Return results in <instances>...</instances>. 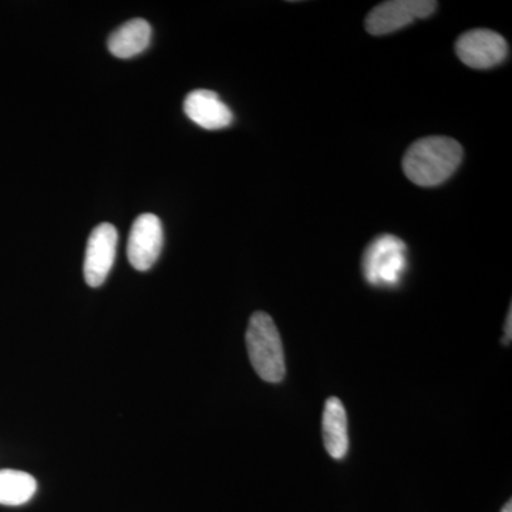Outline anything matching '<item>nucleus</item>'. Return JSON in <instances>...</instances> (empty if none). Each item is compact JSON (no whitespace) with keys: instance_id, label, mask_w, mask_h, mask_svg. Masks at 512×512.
Masks as SVG:
<instances>
[{"instance_id":"obj_1","label":"nucleus","mask_w":512,"mask_h":512,"mask_svg":"<svg viewBox=\"0 0 512 512\" xmlns=\"http://www.w3.org/2000/svg\"><path fill=\"white\" fill-rule=\"evenodd\" d=\"M463 147L450 137H426L414 141L403 158V171L419 187L443 184L460 167Z\"/></svg>"},{"instance_id":"obj_2","label":"nucleus","mask_w":512,"mask_h":512,"mask_svg":"<svg viewBox=\"0 0 512 512\" xmlns=\"http://www.w3.org/2000/svg\"><path fill=\"white\" fill-rule=\"evenodd\" d=\"M247 348L256 375L268 383H279L284 380V346L274 319L268 313L255 312L249 319Z\"/></svg>"},{"instance_id":"obj_3","label":"nucleus","mask_w":512,"mask_h":512,"mask_svg":"<svg viewBox=\"0 0 512 512\" xmlns=\"http://www.w3.org/2000/svg\"><path fill=\"white\" fill-rule=\"evenodd\" d=\"M362 269L370 285L382 288L399 285L407 269L406 244L396 235H379L367 245Z\"/></svg>"},{"instance_id":"obj_4","label":"nucleus","mask_w":512,"mask_h":512,"mask_svg":"<svg viewBox=\"0 0 512 512\" xmlns=\"http://www.w3.org/2000/svg\"><path fill=\"white\" fill-rule=\"evenodd\" d=\"M437 9L433 0H390L377 5L367 15L365 26L373 36L389 35L412 25L417 19H426Z\"/></svg>"},{"instance_id":"obj_5","label":"nucleus","mask_w":512,"mask_h":512,"mask_svg":"<svg viewBox=\"0 0 512 512\" xmlns=\"http://www.w3.org/2000/svg\"><path fill=\"white\" fill-rule=\"evenodd\" d=\"M458 59L471 69H491L507 59L508 43L490 29H473L458 37Z\"/></svg>"},{"instance_id":"obj_6","label":"nucleus","mask_w":512,"mask_h":512,"mask_svg":"<svg viewBox=\"0 0 512 512\" xmlns=\"http://www.w3.org/2000/svg\"><path fill=\"white\" fill-rule=\"evenodd\" d=\"M117 244L119 232L114 225L103 222L93 229L84 258V279L87 285L99 288L106 282L116 261Z\"/></svg>"},{"instance_id":"obj_7","label":"nucleus","mask_w":512,"mask_h":512,"mask_svg":"<svg viewBox=\"0 0 512 512\" xmlns=\"http://www.w3.org/2000/svg\"><path fill=\"white\" fill-rule=\"evenodd\" d=\"M164 244L163 224L154 214H143L134 221L128 237L127 255L137 271H148L156 264Z\"/></svg>"},{"instance_id":"obj_8","label":"nucleus","mask_w":512,"mask_h":512,"mask_svg":"<svg viewBox=\"0 0 512 512\" xmlns=\"http://www.w3.org/2000/svg\"><path fill=\"white\" fill-rule=\"evenodd\" d=\"M184 113L192 123L210 131L227 128L234 121L231 109L211 90H195L188 94L184 100Z\"/></svg>"},{"instance_id":"obj_9","label":"nucleus","mask_w":512,"mask_h":512,"mask_svg":"<svg viewBox=\"0 0 512 512\" xmlns=\"http://www.w3.org/2000/svg\"><path fill=\"white\" fill-rule=\"evenodd\" d=\"M323 444L329 456L342 460L349 451L348 414L338 397H330L323 409Z\"/></svg>"},{"instance_id":"obj_10","label":"nucleus","mask_w":512,"mask_h":512,"mask_svg":"<svg viewBox=\"0 0 512 512\" xmlns=\"http://www.w3.org/2000/svg\"><path fill=\"white\" fill-rule=\"evenodd\" d=\"M153 29L144 19H133L114 30L109 37L107 47L113 56L130 59L143 53L150 46Z\"/></svg>"},{"instance_id":"obj_11","label":"nucleus","mask_w":512,"mask_h":512,"mask_svg":"<svg viewBox=\"0 0 512 512\" xmlns=\"http://www.w3.org/2000/svg\"><path fill=\"white\" fill-rule=\"evenodd\" d=\"M37 481L25 471L0 470V505L20 507L32 500Z\"/></svg>"},{"instance_id":"obj_12","label":"nucleus","mask_w":512,"mask_h":512,"mask_svg":"<svg viewBox=\"0 0 512 512\" xmlns=\"http://www.w3.org/2000/svg\"><path fill=\"white\" fill-rule=\"evenodd\" d=\"M512 338V309L508 311L507 322H505L504 326V345H510Z\"/></svg>"},{"instance_id":"obj_13","label":"nucleus","mask_w":512,"mask_h":512,"mask_svg":"<svg viewBox=\"0 0 512 512\" xmlns=\"http://www.w3.org/2000/svg\"><path fill=\"white\" fill-rule=\"evenodd\" d=\"M501 512H512V501H508V503L504 505V508L501 510Z\"/></svg>"}]
</instances>
